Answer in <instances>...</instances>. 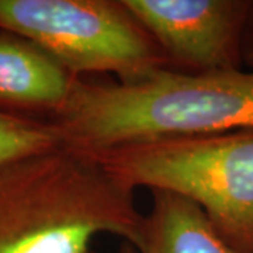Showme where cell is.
Masks as SVG:
<instances>
[{"mask_svg":"<svg viewBox=\"0 0 253 253\" xmlns=\"http://www.w3.org/2000/svg\"><path fill=\"white\" fill-rule=\"evenodd\" d=\"M0 28L34 42L69 72L118 82L165 69L169 59L120 1L0 0Z\"/></svg>","mask_w":253,"mask_h":253,"instance_id":"277c9868","label":"cell"},{"mask_svg":"<svg viewBox=\"0 0 253 253\" xmlns=\"http://www.w3.org/2000/svg\"><path fill=\"white\" fill-rule=\"evenodd\" d=\"M251 58H252V61H253V46H252V51H251ZM253 65V62H252Z\"/></svg>","mask_w":253,"mask_h":253,"instance_id":"30bf717a","label":"cell"},{"mask_svg":"<svg viewBox=\"0 0 253 253\" xmlns=\"http://www.w3.org/2000/svg\"><path fill=\"white\" fill-rule=\"evenodd\" d=\"M79 78L34 42L0 33V109L48 110L56 114Z\"/></svg>","mask_w":253,"mask_h":253,"instance_id":"8992f818","label":"cell"},{"mask_svg":"<svg viewBox=\"0 0 253 253\" xmlns=\"http://www.w3.org/2000/svg\"><path fill=\"white\" fill-rule=\"evenodd\" d=\"M52 121L63 144L84 152L253 129V71L165 68L136 81L110 83L79 78Z\"/></svg>","mask_w":253,"mask_h":253,"instance_id":"6da1fadb","label":"cell"},{"mask_svg":"<svg viewBox=\"0 0 253 253\" xmlns=\"http://www.w3.org/2000/svg\"><path fill=\"white\" fill-rule=\"evenodd\" d=\"M89 154L128 189L193 201L228 244L253 253V129L151 139Z\"/></svg>","mask_w":253,"mask_h":253,"instance_id":"3957f363","label":"cell"},{"mask_svg":"<svg viewBox=\"0 0 253 253\" xmlns=\"http://www.w3.org/2000/svg\"><path fill=\"white\" fill-rule=\"evenodd\" d=\"M63 144L54 121H40L0 109V165Z\"/></svg>","mask_w":253,"mask_h":253,"instance_id":"ba28073f","label":"cell"},{"mask_svg":"<svg viewBox=\"0 0 253 253\" xmlns=\"http://www.w3.org/2000/svg\"><path fill=\"white\" fill-rule=\"evenodd\" d=\"M144 219L89 152L61 144L0 165V253H89L101 234L136 248Z\"/></svg>","mask_w":253,"mask_h":253,"instance_id":"7a4b0ae2","label":"cell"},{"mask_svg":"<svg viewBox=\"0 0 253 253\" xmlns=\"http://www.w3.org/2000/svg\"><path fill=\"white\" fill-rule=\"evenodd\" d=\"M121 253H136L135 249L131 246V245L126 244L124 246H123V249H121Z\"/></svg>","mask_w":253,"mask_h":253,"instance_id":"9c48e42d","label":"cell"},{"mask_svg":"<svg viewBox=\"0 0 253 253\" xmlns=\"http://www.w3.org/2000/svg\"><path fill=\"white\" fill-rule=\"evenodd\" d=\"M136 253H239L219 235L193 201L166 191H152Z\"/></svg>","mask_w":253,"mask_h":253,"instance_id":"52a82bcc","label":"cell"},{"mask_svg":"<svg viewBox=\"0 0 253 253\" xmlns=\"http://www.w3.org/2000/svg\"><path fill=\"white\" fill-rule=\"evenodd\" d=\"M169 61L189 72L238 69L249 3L234 0H123Z\"/></svg>","mask_w":253,"mask_h":253,"instance_id":"5b68a950","label":"cell"}]
</instances>
